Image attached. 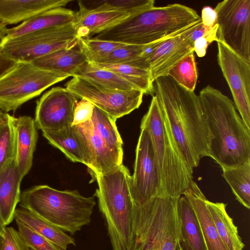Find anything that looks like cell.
Returning a JSON list of instances; mask_svg holds the SVG:
<instances>
[{
  "mask_svg": "<svg viewBox=\"0 0 250 250\" xmlns=\"http://www.w3.org/2000/svg\"><path fill=\"white\" fill-rule=\"evenodd\" d=\"M153 92L182 155L189 168L198 167L204 157H210L213 136L199 98L168 76L153 82Z\"/></svg>",
  "mask_w": 250,
  "mask_h": 250,
  "instance_id": "6da1fadb",
  "label": "cell"
},
{
  "mask_svg": "<svg viewBox=\"0 0 250 250\" xmlns=\"http://www.w3.org/2000/svg\"><path fill=\"white\" fill-rule=\"evenodd\" d=\"M198 96L213 136L210 157L222 169L239 166L250 159V129L232 100L210 85L203 88Z\"/></svg>",
  "mask_w": 250,
  "mask_h": 250,
  "instance_id": "7a4b0ae2",
  "label": "cell"
},
{
  "mask_svg": "<svg viewBox=\"0 0 250 250\" xmlns=\"http://www.w3.org/2000/svg\"><path fill=\"white\" fill-rule=\"evenodd\" d=\"M200 20L195 10L184 5L154 6L94 38L126 44L147 45L180 33Z\"/></svg>",
  "mask_w": 250,
  "mask_h": 250,
  "instance_id": "3957f363",
  "label": "cell"
},
{
  "mask_svg": "<svg viewBox=\"0 0 250 250\" xmlns=\"http://www.w3.org/2000/svg\"><path fill=\"white\" fill-rule=\"evenodd\" d=\"M141 126L147 130L153 145L159 178L157 196H181L193 181V171L184 160L155 96Z\"/></svg>",
  "mask_w": 250,
  "mask_h": 250,
  "instance_id": "277c9868",
  "label": "cell"
},
{
  "mask_svg": "<svg viewBox=\"0 0 250 250\" xmlns=\"http://www.w3.org/2000/svg\"><path fill=\"white\" fill-rule=\"evenodd\" d=\"M20 205L71 235L91 221L94 197L77 190L61 191L47 185L35 186L21 193Z\"/></svg>",
  "mask_w": 250,
  "mask_h": 250,
  "instance_id": "5b68a950",
  "label": "cell"
},
{
  "mask_svg": "<svg viewBox=\"0 0 250 250\" xmlns=\"http://www.w3.org/2000/svg\"><path fill=\"white\" fill-rule=\"evenodd\" d=\"M91 175L98 183L94 196L106 222L112 250H130L134 203L128 168L122 164L106 172Z\"/></svg>",
  "mask_w": 250,
  "mask_h": 250,
  "instance_id": "8992f818",
  "label": "cell"
},
{
  "mask_svg": "<svg viewBox=\"0 0 250 250\" xmlns=\"http://www.w3.org/2000/svg\"><path fill=\"white\" fill-rule=\"evenodd\" d=\"M180 197L156 196L133 206L130 250H176Z\"/></svg>",
  "mask_w": 250,
  "mask_h": 250,
  "instance_id": "52a82bcc",
  "label": "cell"
},
{
  "mask_svg": "<svg viewBox=\"0 0 250 250\" xmlns=\"http://www.w3.org/2000/svg\"><path fill=\"white\" fill-rule=\"evenodd\" d=\"M69 76L38 68L29 62H17L0 77V109L15 111L52 85Z\"/></svg>",
  "mask_w": 250,
  "mask_h": 250,
  "instance_id": "ba28073f",
  "label": "cell"
},
{
  "mask_svg": "<svg viewBox=\"0 0 250 250\" xmlns=\"http://www.w3.org/2000/svg\"><path fill=\"white\" fill-rule=\"evenodd\" d=\"M79 37L72 22L49 28L0 42V49L16 62H30L53 51L78 45Z\"/></svg>",
  "mask_w": 250,
  "mask_h": 250,
  "instance_id": "9c48e42d",
  "label": "cell"
},
{
  "mask_svg": "<svg viewBox=\"0 0 250 250\" xmlns=\"http://www.w3.org/2000/svg\"><path fill=\"white\" fill-rule=\"evenodd\" d=\"M214 10L218 41L250 62V0H224Z\"/></svg>",
  "mask_w": 250,
  "mask_h": 250,
  "instance_id": "30bf717a",
  "label": "cell"
},
{
  "mask_svg": "<svg viewBox=\"0 0 250 250\" xmlns=\"http://www.w3.org/2000/svg\"><path fill=\"white\" fill-rule=\"evenodd\" d=\"M65 86L78 98L90 102L115 121L139 108L144 95L140 90L108 89L77 77H73Z\"/></svg>",
  "mask_w": 250,
  "mask_h": 250,
  "instance_id": "8fae6325",
  "label": "cell"
},
{
  "mask_svg": "<svg viewBox=\"0 0 250 250\" xmlns=\"http://www.w3.org/2000/svg\"><path fill=\"white\" fill-rule=\"evenodd\" d=\"M129 184L134 205H141L158 195L159 178L153 145L147 130L142 126Z\"/></svg>",
  "mask_w": 250,
  "mask_h": 250,
  "instance_id": "7c38bea8",
  "label": "cell"
},
{
  "mask_svg": "<svg viewBox=\"0 0 250 250\" xmlns=\"http://www.w3.org/2000/svg\"><path fill=\"white\" fill-rule=\"evenodd\" d=\"M217 61L240 117L250 129V62L217 41Z\"/></svg>",
  "mask_w": 250,
  "mask_h": 250,
  "instance_id": "4fadbf2b",
  "label": "cell"
},
{
  "mask_svg": "<svg viewBox=\"0 0 250 250\" xmlns=\"http://www.w3.org/2000/svg\"><path fill=\"white\" fill-rule=\"evenodd\" d=\"M78 99L66 88L59 86L45 92L36 102L37 129L55 131L72 125Z\"/></svg>",
  "mask_w": 250,
  "mask_h": 250,
  "instance_id": "5bb4252c",
  "label": "cell"
},
{
  "mask_svg": "<svg viewBox=\"0 0 250 250\" xmlns=\"http://www.w3.org/2000/svg\"><path fill=\"white\" fill-rule=\"evenodd\" d=\"M78 4L79 9L76 12L72 23L79 38H90L141 12L118 6L111 0L104 1L93 9L86 8L81 1H78Z\"/></svg>",
  "mask_w": 250,
  "mask_h": 250,
  "instance_id": "9a60e30c",
  "label": "cell"
},
{
  "mask_svg": "<svg viewBox=\"0 0 250 250\" xmlns=\"http://www.w3.org/2000/svg\"><path fill=\"white\" fill-rule=\"evenodd\" d=\"M187 29L152 43L148 48L146 59L152 83L158 78L167 76L169 70L177 62L194 53L193 43L185 34Z\"/></svg>",
  "mask_w": 250,
  "mask_h": 250,
  "instance_id": "2e32d148",
  "label": "cell"
},
{
  "mask_svg": "<svg viewBox=\"0 0 250 250\" xmlns=\"http://www.w3.org/2000/svg\"><path fill=\"white\" fill-rule=\"evenodd\" d=\"M50 144L61 150L70 160L85 165L90 169L92 155L87 139L77 125L55 131H42Z\"/></svg>",
  "mask_w": 250,
  "mask_h": 250,
  "instance_id": "e0dca14e",
  "label": "cell"
},
{
  "mask_svg": "<svg viewBox=\"0 0 250 250\" xmlns=\"http://www.w3.org/2000/svg\"><path fill=\"white\" fill-rule=\"evenodd\" d=\"M70 0H0V23L6 26L25 21L47 10L64 7Z\"/></svg>",
  "mask_w": 250,
  "mask_h": 250,
  "instance_id": "ac0fdd59",
  "label": "cell"
},
{
  "mask_svg": "<svg viewBox=\"0 0 250 250\" xmlns=\"http://www.w3.org/2000/svg\"><path fill=\"white\" fill-rule=\"evenodd\" d=\"M13 122L16 136V164L23 179L32 167L38 134L34 119L29 116H14Z\"/></svg>",
  "mask_w": 250,
  "mask_h": 250,
  "instance_id": "d6986e66",
  "label": "cell"
},
{
  "mask_svg": "<svg viewBox=\"0 0 250 250\" xmlns=\"http://www.w3.org/2000/svg\"><path fill=\"white\" fill-rule=\"evenodd\" d=\"M22 180L16 160L0 171V217L5 226L14 219Z\"/></svg>",
  "mask_w": 250,
  "mask_h": 250,
  "instance_id": "ffe728a7",
  "label": "cell"
},
{
  "mask_svg": "<svg viewBox=\"0 0 250 250\" xmlns=\"http://www.w3.org/2000/svg\"><path fill=\"white\" fill-rule=\"evenodd\" d=\"M183 195L189 201L197 216L207 250H229L219 235L207 208L206 197L193 180Z\"/></svg>",
  "mask_w": 250,
  "mask_h": 250,
  "instance_id": "44dd1931",
  "label": "cell"
},
{
  "mask_svg": "<svg viewBox=\"0 0 250 250\" xmlns=\"http://www.w3.org/2000/svg\"><path fill=\"white\" fill-rule=\"evenodd\" d=\"M177 211L178 243L182 250H207L197 216L185 196L180 197Z\"/></svg>",
  "mask_w": 250,
  "mask_h": 250,
  "instance_id": "7402d4cb",
  "label": "cell"
},
{
  "mask_svg": "<svg viewBox=\"0 0 250 250\" xmlns=\"http://www.w3.org/2000/svg\"><path fill=\"white\" fill-rule=\"evenodd\" d=\"M87 139L92 155L91 174L103 173L123 164V154L110 148L95 130L91 120L77 125Z\"/></svg>",
  "mask_w": 250,
  "mask_h": 250,
  "instance_id": "603a6c76",
  "label": "cell"
},
{
  "mask_svg": "<svg viewBox=\"0 0 250 250\" xmlns=\"http://www.w3.org/2000/svg\"><path fill=\"white\" fill-rule=\"evenodd\" d=\"M76 12L59 7L43 11L19 25L8 28L6 36L3 39H12L26 34L72 22Z\"/></svg>",
  "mask_w": 250,
  "mask_h": 250,
  "instance_id": "cb8c5ba5",
  "label": "cell"
},
{
  "mask_svg": "<svg viewBox=\"0 0 250 250\" xmlns=\"http://www.w3.org/2000/svg\"><path fill=\"white\" fill-rule=\"evenodd\" d=\"M86 62L85 56L78 45L70 49L53 51L30 62L38 68L70 77Z\"/></svg>",
  "mask_w": 250,
  "mask_h": 250,
  "instance_id": "d4e9b609",
  "label": "cell"
},
{
  "mask_svg": "<svg viewBox=\"0 0 250 250\" xmlns=\"http://www.w3.org/2000/svg\"><path fill=\"white\" fill-rule=\"evenodd\" d=\"M14 219L23 223L62 250H66L70 245H76L72 237L27 209L22 208H16Z\"/></svg>",
  "mask_w": 250,
  "mask_h": 250,
  "instance_id": "484cf974",
  "label": "cell"
},
{
  "mask_svg": "<svg viewBox=\"0 0 250 250\" xmlns=\"http://www.w3.org/2000/svg\"><path fill=\"white\" fill-rule=\"evenodd\" d=\"M206 205L221 239L229 250H243L245 247L237 227L227 210V204L205 201Z\"/></svg>",
  "mask_w": 250,
  "mask_h": 250,
  "instance_id": "4316f807",
  "label": "cell"
},
{
  "mask_svg": "<svg viewBox=\"0 0 250 250\" xmlns=\"http://www.w3.org/2000/svg\"><path fill=\"white\" fill-rule=\"evenodd\" d=\"M73 77L86 80L110 89L122 91L138 89L117 73L99 68L88 62L78 67L73 73Z\"/></svg>",
  "mask_w": 250,
  "mask_h": 250,
  "instance_id": "83f0119b",
  "label": "cell"
},
{
  "mask_svg": "<svg viewBox=\"0 0 250 250\" xmlns=\"http://www.w3.org/2000/svg\"><path fill=\"white\" fill-rule=\"evenodd\" d=\"M222 176L229 184L236 200L250 208V159L238 167L223 169Z\"/></svg>",
  "mask_w": 250,
  "mask_h": 250,
  "instance_id": "f1b7e54d",
  "label": "cell"
},
{
  "mask_svg": "<svg viewBox=\"0 0 250 250\" xmlns=\"http://www.w3.org/2000/svg\"><path fill=\"white\" fill-rule=\"evenodd\" d=\"M90 63L117 73L141 90L144 94L153 96V83L151 81L149 69L128 63Z\"/></svg>",
  "mask_w": 250,
  "mask_h": 250,
  "instance_id": "f546056e",
  "label": "cell"
},
{
  "mask_svg": "<svg viewBox=\"0 0 250 250\" xmlns=\"http://www.w3.org/2000/svg\"><path fill=\"white\" fill-rule=\"evenodd\" d=\"M91 121L96 133L106 145L113 150L123 154V141L116 121L94 105Z\"/></svg>",
  "mask_w": 250,
  "mask_h": 250,
  "instance_id": "4dcf8cb0",
  "label": "cell"
},
{
  "mask_svg": "<svg viewBox=\"0 0 250 250\" xmlns=\"http://www.w3.org/2000/svg\"><path fill=\"white\" fill-rule=\"evenodd\" d=\"M167 76L172 78L184 88L194 91L198 78V73L194 53L185 57L168 72Z\"/></svg>",
  "mask_w": 250,
  "mask_h": 250,
  "instance_id": "1f68e13d",
  "label": "cell"
},
{
  "mask_svg": "<svg viewBox=\"0 0 250 250\" xmlns=\"http://www.w3.org/2000/svg\"><path fill=\"white\" fill-rule=\"evenodd\" d=\"M13 117L8 113L0 127V171L16 159V136Z\"/></svg>",
  "mask_w": 250,
  "mask_h": 250,
  "instance_id": "d6a6232c",
  "label": "cell"
},
{
  "mask_svg": "<svg viewBox=\"0 0 250 250\" xmlns=\"http://www.w3.org/2000/svg\"><path fill=\"white\" fill-rule=\"evenodd\" d=\"M124 43L96 39L79 38L78 46L90 63H99Z\"/></svg>",
  "mask_w": 250,
  "mask_h": 250,
  "instance_id": "836d02e7",
  "label": "cell"
},
{
  "mask_svg": "<svg viewBox=\"0 0 250 250\" xmlns=\"http://www.w3.org/2000/svg\"><path fill=\"white\" fill-rule=\"evenodd\" d=\"M148 44L144 45L125 44L115 49L100 63L121 64L130 63L146 59V50Z\"/></svg>",
  "mask_w": 250,
  "mask_h": 250,
  "instance_id": "e575fe53",
  "label": "cell"
},
{
  "mask_svg": "<svg viewBox=\"0 0 250 250\" xmlns=\"http://www.w3.org/2000/svg\"><path fill=\"white\" fill-rule=\"evenodd\" d=\"M16 221L18 231L26 246L34 250H62L23 223Z\"/></svg>",
  "mask_w": 250,
  "mask_h": 250,
  "instance_id": "d590c367",
  "label": "cell"
},
{
  "mask_svg": "<svg viewBox=\"0 0 250 250\" xmlns=\"http://www.w3.org/2000/svg\"><path fill=\"white\" fill-rule=\"evenodd\" d=\"M0 250H26V245L18 230L6 226L0 234Z\"/></svg>",
  "mask_w": 250,
  "mask_h": 250,
  "instance_id": "8d00e7d4",
  "label": "cell"
},
{
  "mask_svg": "<svg viewBox=\"0 0 250 250\" xmlns=\"http://www.w3.org/2000/svg\"><path fill=\"white\" fill-rule=\"evenodd\" d=\"M94 107L91 103L84 99L77 102L72 125H79L90 121L92 117Z\"/></svg>",
  "mask_w": 250,
  "mask_h": 250,
  "instance_id": "74e56055",
  "label": "cell"
},
{
  "mask_svg": "<svg viewBox=\"0 0 250 250\" xmlns=\"http://www.w3.org/2000/svg\"><path fill=\"white\" fill-rule=\"evenodd\" d=\"M217 29L218 25L194 41V52H195L199 57H203L206 55L209 44L214 41H218Z\"/></svg>",
  "mask_w": 250,
  "mask_h": 250,
  "instance_id": "f35d334b",
  "label": "cell"
},
{
  "mask_svg": "<svg viewBox=\"0 0 250 250\" xmlns=\"http://www.w3.org/2000/svg\"><path fill=\"white\" fill-rule=\"evenodd\" d=\"M202 22L207 28H212L217 24V14L214 10L210 6H205L201 12Z\"/></svg>",
  "mask_w": 250,
  "mask_h": 250,
  "instance_id": "ab89813d",
  "label": "cell"
},
{
  "mask_svg": "<svg viewBox=\"0 0 250 250\" xmlns=\"http://www.w3.org/2000/svg\"><path fill=\"white\" fill-rule=\"evenodd\" d=\"M16 63L5 56L0 49V77L14 67Z\"/></svg>",
  "mask_w": 250,
  "mask_h": 250,
  "instance_id": "60d3db41",
  "label": "cell"
},
{
  "mask_svg": "<svg viewBox=\"0 0 250 250\" xmlns=\"http://www.w3.org/2000/svg\"><path fill=\"white\" fill-rule=\"evenodd\" d=\"M7 30L6 26L0 23V42L6 36Z\"/></svg>",
  "mask_w": 250,
  "mask_h": 250,
  "instance_id": "b9f144b4",
  "label": "cell"
},
{
  "mask_svg": "<svg viewBox=\"0 0 250 250\" xmlns=\"http://www.w3.org/2000/svg\"><path fill=\"white\" fill-rule=\"evenodd\" d=\"M7 115V113L4 112L0 109V127L2 123L6 119Z\"/></svg>",
  "mask_w": 250,
  "mask_h": 250,
  "instance_id": "7bdbcfd3",
  "label": "cell"
},
{
  "mask_svg": "<svg viewBox=\"0 0 250 250\" xmlns=\"http://www.w3.org/2000/svg\"><path fill=\"white\" fill-rule=\"evenodd\" d=\"M5 227L0 217V234L3 232Z\"/></svg>",
  "mask_w": 250,
  "mask_h": 250,
  "instance_id": "ee69618b",
  "label": "cell"
},
{
  "mask_svg": "<svg viewBox=\"0 0 250 250\" xmlns=\"http://www.w3.org/2000/svg\"><path fill=\"white\" fill-rule=\"evenodd\" d=\"M176 250H182V249H181V247L180 246L179 243H178V244L177 245Z\"/></svg>",
  "mask_w": 250,
  "mask_h": 250,
  "instance_id": "f6af8a7d",
  "label": "cell"
},
{
  "mask_svg": "<svg viewBox=\"0 0 250 250\" xmlns=\"http://www.w3.org/2000/svg\"><path fill=\"white\" fill-rule=\"evenodd\" d=\"M26 250H34L33 249L26 246Z\"/></svg>",
  "mask_w": 250,
  "mask_h": 250,
  "instance_id": "bcb514c9",
  "label": "cell"
}]
</instances>
